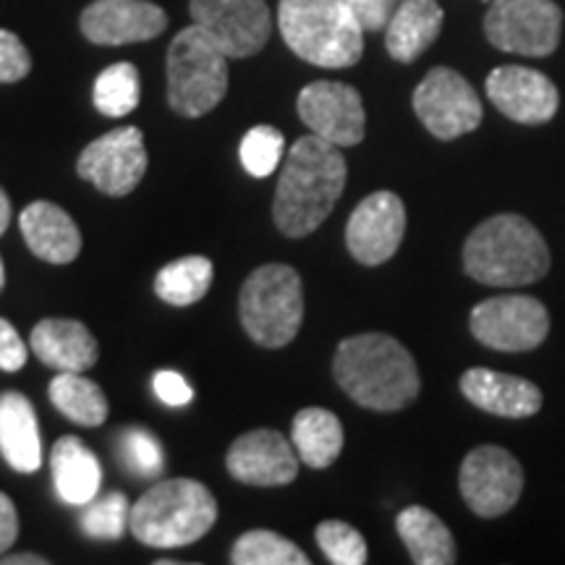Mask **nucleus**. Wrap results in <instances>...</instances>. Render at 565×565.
<instances>
[{"label":"nucleus","instance_id":"1","mask_svg":"<svg viewBox=\"0 0 565 565\" xmlns=\"http://www.w3.org/2000/svg\"><path fill=\"white\" fill-rule=\"evenodd\" d=\"M349 166L341 147L307 134L294 141L286 154L278 189H275L273 217L282 236L303 238L328 221L341 200Z\"/></svg>","mask_w":565,"mask_h":565},{"label":"nucleus","instance_id":"2","mask_svg":"<svg viewBox=\"0 0 565 565\" xmlns=\"http://www.w3.org/2000/svg\"><path fill=\"white\" fill-rule=\"evenodd\" d=\"M343 393L372 412H401L419 395V370L406 345L385 333L345 338L333 359Z\"/></svg>","mask_w":565,"mask_h":565},{"label":"nucleus","instance_id":"3","mask_svg":"<svg viewBox=\"0 0 565 565\" xmlns=\"http://www.w3.org/2000/svg\"><path fill=\"white\" fill-rule=\"evenodd\" d=\"M550 263L542 233L513 212L479 223L463 244V270L482 286H532L550 273Z\"/></svg>","mask_w":565,"mask_h":565},{"label":"nucleus","instance_id":"4","mask_svg":"<svg viewBox=\"0 0 565 565\" xmlns=\"http://www.w3.org/2000/svg\"><path fill=\"white\" fill-rule=\"evenodd\" d=\"M217 521V500L196 479H166L131 508V534L141 545L173 550L194 545Z\"/></svg>","mask_w":565,"mask_h":565},{"label":"nucleus","instance_id":"5","mask_svg":"<svg viewBox=\"0 0 565 565\" xmlns=\"http://www.w3.org/2000/svg\"><path fill=\"white\" fill-rule=\"evenodd\" d=\"M282 40L301 61L322 68H349L362 61L364 30L345 0H280Z\"/></svg>","mask_w":565,"mask_h":565},{"label":"nucleus","instance_id":"6","mask_svg":"<svg viewBox=\"0 0 565 565\" xmlns=\"http://www.w3.org/2000/svg\"><path fill=\"white\" fill-rule=\"evenodd\" d=\"M168 105L186 118L217 108L228 92V55L192 24L168 47Z\"/></svg>","mask_w":565,"mask_h":565},{"label":"nucleus","instance_id":"7","mask_svg":"<svg viewBox=\"0 0 565 565\" xmlns=\"http://www.w3.org/2000/svg\"><path fill=\"white\" fill-rule=\"evenodd\" d=\"M238 315L257 345H288L299 335L303 320L301 275L288 265L257 267L242 286Z\"/></svg>","mask_w":565,"mask_h":565},{"label":"nucleus","instance_id":"8","mask_svg":"<svg viewBox=\"0 0 565 565\" xmlns=\"http://www.w3.org/2000/svg\"><path fill=\"white\" fill-rule=\"evenodd\" d=\"M563 32V11L555 0H494L484 17V34L498 51L545 58Z\"/></svg>","mask_w":565,"mask_h":565},{"label":"nucleus","instance_id":"9","mask_svg":"<svg viewBox=\"0 0 565 565\" xmlns=\"http://www.w3.org/2000/svg\"><path fill=\"white\" fill-rule=\"evenodd\" d=\"M469 328L471 335L492 351H534L550 333V315L534 296H492L471 309Z\"/></svg>","mask_w":565,"mask_h":565},{"label":"nucleus","instance_id":"10","mask_svg":"<svg viewBox=\"0 0 565 565\" xmlns=\"http://www.w3.org/2000/svg\"><path fill=\"white\" fill-rule=\"evenodd\" d=\"M414 110L433 137L450 141L479 129L484 110L477 89L448 66L429 71L414 89Z\"/></svg>","mask_w":565,"mask_h":565},{"label":"nucleus","instance_id":"11","mask_svg":"<svg viewBox=\"0 0 565 565\" xmlns=\"http://www.w3.org/2000/svg\"><path fill=\"white\" fill-rule=\"evenodd\" d=\"M458 487L471 513L479 519H498L521 500L524 469L500 445H479L463 458Z\"/></svg>","mask_w":565,"mask_h":565},{"label":"nucleus","instance_id":"12","mask_svg":"<svg viewBox=\"0 0 565 565\" xmlns=\"http://www.w3.org/2000/svg\"><path fill=\"white\" fill-rule=\"evenodd\" d=\"M189 11L228 58H252L270 40L273 17L265 0H192Z\"/></svg>","mask_w":565,"mask_h":565},{"label":"nucleus","instance_id":"13","mask_svg":"<svg viewBox=\"0 0 565 565\" xmlns=\"http://www.w3.org/2000/svg\"><path fill=\"white\" fill-rule=\"evenodd\" d=\"M76 173L108 196L131 194L147 173L145 134L137 126L108 131L84 147Z\"/></svg>","mask_w":565,"mask_h":565},{"label":"nucleus","instance_id":"14","mask_svg":"<svg viewBox=\"0 0 565 565\" xmlns=\"http://www.w3.org/2000/svg\"><path fill=\"white\" fill-rule=\"evenodd\" d=\"M299 118L335 147H356L366 134L362 95L343 82H312L299 92Z\"/></svg>","mask_w":565,"mask_h":565},{"label":"nucleus","instance_id":"15","mask_svg":"<svg viewBox=\"0 0 565 565\" xmlns=\"http://www.w3.org/2000/svg\"><path fill=\"white\" fill-rule=\"evenodd\" d=\"M406 233L404 200L393 192L364 196L345 225V246L356 263L377 267L395 257Z\"/></svg>","mask_w":565,"mask_h":565},{"label":"nucleus","instance_id":"16","mask_svg":"<svg viewBox=\"0 0 565 565\" xmlns=\"http://www.w3.org/2000/svg\"><path fill=\"white\" fill-rule=\"evenodd\" d=\"M487 97L490 103L515 124H547L553 121L561 95L542 71L526 66H498L487 76Z\"/></svg>","mask_w":565,"mask_h":565},{"label":"nucleus","instance_id":"17","mask_svg":"<svg viewBox=\"0 0 565 565\" xmlns=\"http://www.w3.org/2000/svg\"><path fill=\"white\" fill-rule=\"evenodd\" d=\"M228 475L252 487H286L299 477V454L275 429H252L231 445Z\"/></svg>","mask_w":565,"mask_h":565},{"label":"nucleus","instance_id":"18","mask_svg":"<svg viewBox=\"0 0 565 565\" xmlns=\"http://www.w3.org/2000/svg\"><path fill=\"white\" fill-rule=\"evenodd\" d=\"M79 26L95 45H131L166 32L168 17L150 0H95L84 9Z\"/></svg>","mask_w":565,"mask_h":565},{"label":"nucleus","instance_id":"19","mask_svg":"<svg viewBox=\"0 0 565 565\" xmlns=\"http://www.w3.org/2000/svg\"><path fill=\"white\" fill-rule=\"evenodd\" d=\"M461 393L469 404L505 419H526L542 408V391L532 380L475 366L461 374Z\"/></svg>","mask_w":565,"mask_h":565},{"label":"nucleus","instance_id":"20","mask_svg":"<svg viewBox=\"0 0 565 565\" xmlns=\"http://www.w3.org/2000/svg\"><path fill=\"white\" fill-rule=\"evenodd\" d=\"M32 351L42 364L58 372H87L100 359V345L79 320L51 317L34 324Z\"/></svg>","mask_w":565,"mask_h":565},{"label":"nucleus","instance_id":"21","mask_svg":"<svg viewBox=\"0 0 565 565\" xmlns=\"http://www.w3.org/2000/svg\"><path fill=\"white\" fill-rule=\"evenodd\" d=\"M19 228L32 254L53 265H68L79 257L82 233L71 215L53 202H32L21 212Z\"/></svg>","mask_w":565,"mask_h":565},{"label":"nucleus","instance_id":"22","mask_svg":"<svg viewBox=\"0 0 565 565\" xmlns=\"http://www.w3.org/2000/svg\"><path fill=\"white\" fill-rule=\"evenodd\" d=\"M0 454L19 475H34L42 466L38 414L21 393L0 395Z\"/></svg>","mask_w":565,"mask_h":565},{"label":"nucleus","instance_id":"23","mask_svg":"<svg viewBox=\"0 0 565 565\" xmlns=\"http://www.w3.org/2000/svg\"><path fill=\"white\" fill-rule=\"evenodd\" d=\"M445 13L437 0H404L385 32V47L393 61L414 63L440 38Z\"/></svg>","mask_w":565,"mask_h":565},{"label":"nucleus","instance_id":"24","mask_svg":"<svg viewBox=\"0 0 565 565\" xmlns=\"http://www.w3.org/2000/svg\"><path fill=\"white\" fill-rule=\"evenodd\" d=\"M53 484L68 505H89L103 484V466L79 437L66 435L53 445Z\"/></svg>","mask_w":565,"mask_h":565},{"label":"nucleus","instance_id":"25","mask_svg":"<svg viewBox=\"0 0 565 565\" xmlns=\"http://www.w3.org/2000/svg\"><path fill=\"white\" fill-rule=\"evenodd\" d=\"M291 440L301 463H307L309 469H328L343 450V424L328 408H301L294 416Z\"/></svg>","mask_w":565,"mask_h":565},{"label":"nucleus","instance_id":"26","mask_svg":"<svg viewBox=\"0 0 565 565\" xmlns=\"http://www.w3.org/2000/svg\"><path fill=\"white\" fill-rule=\"evenodd\" d=\"M395 529L416 565H450L456 563V540L450 529L433 511L412 505L398 513Z\"/></svg>","mask_w":565,"mask_h":565},{"label":"nucleus","instance_id":"27","mask_svg":"<svg viewBox=\"0 0 565 565\" xmlns=\"http://www.w3.org/2000/svg\"><path fill=\"white\" fill-rule=\"evenodd\" d=\"M51 404L58 412L82 427H100L108 419V398H105L103 387L92 380L82 377V372H58L53 377L51 387Z\"/></svg>","mask_w":565,"mask_h":565},{"label":"nucleus","instance_id":"28","mask_svg":"<svg viewBox=\"0 0 565 565\" xmlns=\"http://www.w3.org/2000/svg\"><path fill=\"white\" fill-rule=\"evenodd\" d=\"M215 267L207 257H181L168 263L154 278V294L173 307H192L210 291Z\"/></svg>","mask_w":565,"mask_h":565},{"label":"nucleus","instance_id":"29","mask_svg":"<svg viewBox=\"0 0 565 565\" xmlns=\"http://www.w3.org/2000/svg\"><path fill=\"white\" fill-rule=\"evenodd\" d=\"M92 100H95V108L108 118H121L129 116L131 110H137L141 100V82L137 66L121 61L105 68L95 79Z\"/></svg>","mask_w":565,"mask_h":565},{"label":"nucleus","instance_id":"30","mask_svg":"<svg viewBox=\"0 0 565 565\" xmlns=\"http://www.w3.org/2000/svg\"><path fill=\"white\" fill-rule=\"evenodd\" d=\"M233 565H309L299 545L267 529H254L238 536L231 550Z\"/></svg>","mask_w":565,"mask_h":565},{"label":"nucleus","instance_id":"31","mask_svg":"<svg viewBox=\"0 0 565 565\" xmlns=\"http://www.w3.org/2000/svg\"><path fill=\"white\" fill-rule=\"evenodd\" d=\"M282 152H286V139L275 126H254L242 139V166L254 179H267L280 166Z\"/></svg>","mask_w":565,"mask_h":565},{"label":"nucleus","instance_id":"32","mask_svg":"<svg viewBox=\"0 0 565 565\" xmlns=\"http://www.w3.org/2000/svg\"><path fill=\"white\" fill-rule=\"evenodd\" d=\"M131 508L124 492H108L100 500H92L82 513V529L92 540H121L129 526Z\"/></svg>","mask_w":565,"mask_h":565},{"label":"nucleus","instance_id":"33","mask_svg":"<svg viewBox=\"0 0 565 565\" xmlns=\"http://www.w3.org/2000/svg\"><path fill=\"white\" fill-rule=\"evenodd\" d=\"M315 536L324 557L335 565H364L366 557H370L362 532L345 524V521H322Z\"/></svg>","mask_w":565,"mask_h":565},{"label":"nucleus","instance_id":"34","mask_svg":"<svg viewBox=\"0 0 565 565\" xmlns=\"http://www.w3.org/2000/svg\"><path fill=\"white\" fill-rule=\"evenodd\" d=\"M118 450L134 475L154 477L162 469V445L150 429L129 427L118 437Z\"/></svg>","mask_w":565,"mask_h":565},{"label":"nucleus","instance_id":"35","mask_svg":"<svg viewBox=\"0 0 565 565\" xmlns=\"http://www.w3.org/2000/svg\"><path fill=\"white\" fill-rule=\"evenodd\" d=\"M32 71V55L17 34L0 30V84L21 82Z\"/></svg>","mask_w":565,"mask_h":565},{"label":"nucleus","instance_id":"36","mask_svg":"<svg viewBox=\"0 0 565 565\" xmlns=\"http://www.w3.org/2000/svg\"><path fill=\"white\" fill-rule=\"evenodd\" d=\"M345 6L364 32H380L391 24L398 0H345Z\"/></svg>","mask_w":565,"mask_h":565},{"label":"nucleus","instance_id":"37","mask_svg":"<svg viewBox=\"0 0 565 565\" xmlns=\"http://www.w3.org/2000/svg\"><path fill=\"white\" fill-rule=\"evenodd\" d=\"M30 349L21 341L17 328L9 320L0 317V370L3 372H19L26 364Z\"/></svg>","mask_w":565,"mask_h":565},{"label":"nucleus","instance_id":"38","mask_svg":"<svg viewBox=\"0 0 565 565\" xmlns=\"http://www.w3.org/2000/svg\"><path fill=\"white\" fill-rule=\"evenodd\" d=\"M152 385H154V395H158L166 406H186V404H192V398H194L192 385H189L179 372L162 370L154 374Z\"/></svg>","mask_w":565,"mask_h":565},{"label":"nucleus","instance_id":"39","mask_svg":"<svg viewBox=\"0 0 565 565\" xmlns=\"http://www.w3.org/2000/svg\"><path fill=\"white\" fill-rule=\"evenodd\" d=\"M19 536V513L13 500L6 492H0V555H6L13 547Z\"/></svg>","mask_w":565,"mask_h":565},{"label":"nucleus","instance_id":"40","mask_svg":"<svg viewBox=\"0 0 565 565\" xmlns=\"http://www.w3.org/2000/svg\"><path fill=\"white\" fill-rule=\"evenodd\" d=\"M0 565H47V557L34 555V553H19V555L0 557Z\"/></svg>","mask_w":565,"mask_h":565},{"label":"nucleus","instance_id":"41","mask_svg":"<svg viewBox=\"0 0 565 565\" xmlns=\"http://www.w3.org/2000/svg\"><path fill=\"white\" fill-rule=\"evenodd\" d=\"M9 223H11V200L9 194L0 189V236H3L6 228H9Z\"/></svg>","mask_w":565,"mask_h":565},{"label":"nucleus","instance_id":"42","mask_svg":"<svg viewBox=\"0 0 565 565\" xmlns=\"http://www.w3.org/2000/svg\"><path fill=\"white\" fill-rule=\"evenodd\" d=\"M6 286V267H3V257H0V291H3Z\"/></svg>","mask_w":565,"mask_h":565}]
</instances>
